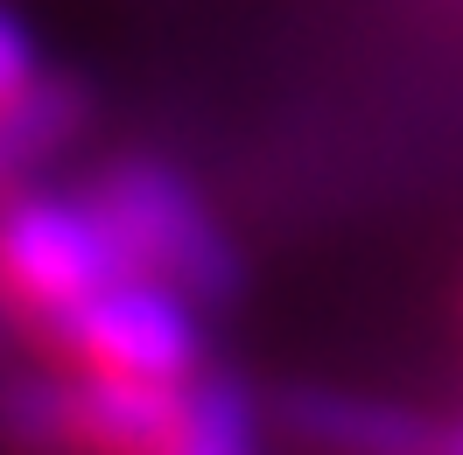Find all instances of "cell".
Returning a JSON list of instances; mask_svg holds the SVG:
<instances>
[{
  "label": "cell",
  "instance_id": "1",
  "mask_svg": "<svg viewBox=\"0 0 463 455\" xmlns=\"http://www.w3.org/2000/svg\"><path fill=\"white\" fill-rule=\"evenodd\" d=\"M91 203L113 225L127 274L183 287L203 309H232L246 294V259L218 225V210L190 175L162 154H113L91 169Z\"/></svg>",
  "mask_w": 463,
  "mask_h": 455
},
{
  "label": "cell",
  "instance_id": "3",
  "mask_svg": "<svg viewBox=\"0 0 463 455\" xmlns=\"http://www.w3.org/2000/svg\"><path fill=\"white\" fill-rule=\"evenodd\" d=\"M29 350L43 365L99 371V378H141V385H190L197 371H211L203 302H190L169 281H147V274L106 281L71 315H57Z\"/></svg>",
  "mask_w": 463,
  "mask_h": 455
},
{
  "label": "cell",
  "instance_id": "5",
  "mask_svg": "<svg viewBox=\"0 0 463 455\" xmlns=\"http://www.w3.org/2000/svg\"><path fill=\"white\" fill-rule=\"evenodd\" d=\"M85 134H91V85L71 70H50L35 91L0 106V197L43 182Z\"/></svg>",
  "mask_w": 463,
  "mask_h": 455
},
{
  "label": "cell",
  "instance_id": "7",
  "mask_svg": "<svg viewBox=\"0 0 463 455\" xmlns=\"http://www.w3.org/2000/svg\"><path fill=\"white\" fill-rule=\"evenodd\" d=\"M50 78V63H43V42H35V29L0 0V106H14L22 91H35Z\"/></svg>",
  "mask_w": 463,
  "mask_h": 455
},
{
  "label": "cell",
  "instance_id": "6",
  "mask_svg": "<svg viewBox=\"0 0 463 455\" xmlns=\"http://www.w3.org/2000/svg\"><path fill=\"white\" fill-rule=\"evenodd\" d=\"M162 455H260V406L225 371H197L183 385V413Z\"/></svg>",
  "mask_w": 463,
  "mask_h": 455
},
{
  "label": "cell",
  "instance_id": "2",
  "mask_svg": "<svg viewBox=\"0 0 463 455\" xmlns=\"http://www.w3.org/2000/svg\"><path fill=\"white\" fill-rule=\"evenodd\" d=\"M127 274L113 225L99 218L91 190L29 182L0 197V322L35 343L57 315Z\"/></svg>",
  "mask_w": 463,
  "mask_h": 455
},
{
  "label": "cell",
  "instance_id": "4",
  "mask_svg": "<svg viewBox=\"0 0 463 455\" xmlns=\"http://www.w3.org/2000/svg\"><path fill=\"white\" fill-rule=\"evenodd\" d=\"M274 421L309 455H435L442 421L386 393L351 385H288L274 399Z\"/></svg>",
  "mask_w": 463,
  "mask_h": 455
},
{
  "label": "cell",
  "instance_id": "8",
  "mask_svg": "<svg viewBox=\"0 0 463 455\" xmlns=\"http://www.w3.org/2000/svg\"><path fill=\"white\" fill-rule=\"evenodd\" d=\"M435 455H463V413H457V421H442V434H435Z\"/></svg>",
  "mask_w": 463,
  "mask_h": 455
}]
</instances>
